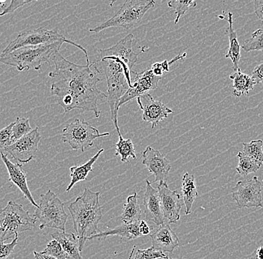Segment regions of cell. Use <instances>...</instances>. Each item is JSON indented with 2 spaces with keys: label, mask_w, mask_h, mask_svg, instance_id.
<instances>
[{
  "label": "cell",
  "mask_w": 263,
  "mask_h": 259,
  "mask_svg": "<svg viewBox=\"0 0 263 259\" xmlns=\"http://www.w3.org/2000/svg\"><path fill=\"white\" fill-rule=\"evenodd\" d=\"M55 70L49 73L52 78L51 94L57 96L58 104L65 114L73 109L91 111L99 118L98 103L107 95L98 88L101 81L90 65H76L62 56L60 52L53 55Z\"/></svg>",
  "instance_id": "cell-1"
},
{
  "label": "cell",
  "mask_w": 263,
  "mask_h": 259,
  "mask_svg": "<svg viewBox=\"0 0 263 259\" xmlns=\"http://www.w3.org/2000/svg\"><path fill=\"white\" fill-rule=\"evenodd\" d=\"M100 196V192H93L89 188H85L81 196L68 206L80 252L83 250L86 241L98 233V224L103 217Z\"/></svg>",
  "instance_id": "cell-2"
},
{
  "label": "cell",
  "mask_w": 263,
  "mask_h": 259,
  "mask_svg": "<svg viewBox=\"0 0 263 259\" xmlns=\"http://www.w3.org/2000/svg\"><path fill=\"white\" fill-rule=\"evenodd\" d=\"M64 42L45 45L26 47L13 51L8 55L0 56V63L14 67L19 72L24 70H39L43 64L50 65V58L59 52Z\"/></svg>",
  "instance_id": "cell-3"
},
{
  "label": "cell",
  "mask_w": 263,
  "mask_h": 259,
  "mask_svg": "<svg viewBox=\"0 0 263 259\" xmlns=\"http://www.w3.org/2000/svg\"><path fill=\"white\" fill-rule=\"evenodd\" d=\"M155 6L153 0H126L112 17L100 24L89 32L98 33L111 27H121L128 31L136 29L141 24L143 17Z\"/></svg>",
  "instance_id": "cell-4"
},
{
  "label": "cell",
  "mask_w": 263,
  "mask_h": 259,
  "mask_svg": "<svg viewBox=\"0 0 263 259\" xmlns=\"http://www.w3.org/2000/svg\"><path fill=\"white\" fill-rule=\"evenodd\" d=\"M36 220L22 205L10 201L6 207L0 209V239L5 242L14 239L21 232L32 230Z\"/></svg>",
  "instance_id": "cell-5"
},
{
  "label": "cell",
  "mask_w": 263,
  "mask_h": 259,
  "mask_svg": "<svg viewBox=\"0 0 263 259\" xmlns=\"http://www.w3.org/2000/svg\"><path fill=\"white\" fill-rule=\"evenodd\" d=\"M57 42L67 43L81 50L85 53L87 64H88L87 65H90L88 52L81 45L68 40L63 34L59 33L57 31L48 30L44 28L21 32L14 41L8 44L7 47L2 52L1 55L3 56V55H8L13 51L22 47L45 45V44H54Z\"/></svg>",
  "instance_id": "cell-6"
},
{
  "label": "cell",
  "mask_w": 263,
  "mask_h": 259,
  "mask_svg": "<svg viewBox=\"0 0 263 259\" xmlns=\"http://www.w3.org/2000/svg\"><path fill=\"white\" fill-rule=\"evenodd\" d=\"M34 217L40 221L41 229L48 227L65 232L68 215L65 212L64 203L51 190L41 195L40 204L35 210Z\"/></svg>",
  "instance_id": "cell-7"
},
{
  "label": "cell",
  "mask_w": 263,
  "mask_h": 259,
  "mask_svg": "<svg viewBox=\"0 0 263 259\" xmlns=\"http://www.w3.org/2000/svg\"><path fill=\"white\" fill-rule=\"evenodd\" d=\"M109 132L100 134L98 129L90 125L85 119H76L64 128L62 140L71 147L72 150L85 152L93 145L99 137L109 135Z\"/></svg>",
  "instance_id": "cell-8"
},
{
  "label": "cell",
  "mask_w": 263,
  "mask_h": 259,
  "mask_svg": "<svg viewBox=\"0 0 263 259\" xmlns=\"http://www.w3.org/2000/svg\"><path fill=\"white\" fill-rule=\"evenodd\" d=\"M232 195L239 209L263 207L262 184L257 176L238 182Z\"/></svg>",
  "instance_id": "cell-9"
},
{
  "label": "cell",
  "mask_w": 263,
  "mask_h": 259,
  "mask_svg": "<svg viewBox=\"0 0 263 259\" xmlns=\"http://www.w3.org/2000/svg\"><path fill=\"white\" fill-rule=\"evenodd\" d=\"M41 136L39 128L33 129L30 133L13 143L11 146L2 151L3 153L11 155L16 163L24 164L32 161L39 150Z\"/></svg>",
  "instance_id": "cell-10"
},
{
  "label": "cell",
  "mask_w": 263,
  "mask_h": 259,
  "mask_svg": "<svg viewBox=\"0 0 263 259\" xmlns=\"http://www.w3.org/2000/svg\"><path fill=\"white\" fill-rule=\"evenodd\" d=\"M133 74L135 75V81L133 83V88H129L127 92L123 95L120 101L119 108L136 98L148 94L149 91L157 89L159 81L162 78L154 75L151 69L140 73L134 72Z\"/></svg>",
  "instance_id": "cell-11"
},
{
  "label": "cell",
  "mask_w": 263,
  "mask_h": 259,
  "mask_svg": "<svg viewBox=\"0 0 263 259\" xmlns=\"http://www.w3.org/2000/svg\"><path fill=\"white\" fill-rule=\"evenodd\" d=\"M158 193L162 203L164 218L168 224H176L180 219L182 198L177 191H172L164 182L157 185Z\"/></svg>",
  "instance_id": "cell-12"
},
{
  "label": "cell",
  "mask_w": 263,
  "mask_h": 259,
  "mask_svg": "<svg viewBox=\"0 0 263 259\" xmlns=\"http://www.w3.org/2000/svg\"><path fill=\"white\" fill-rule=\"evenodd\" d=\"M137 102L140 109L143 111V121L151 124L153 129L167 118L169 114L174 113L162 101H155L149 93L137 98Z\"/></svg>",
  "instance_id": "cell-13"
},
{
  "label": "cell",
  "mask_w": 263,
  "mask_h": 259,
  "mask_svg": "<svg viewBox=\"0 0 263 259\" xmlns=\"http://www.w3.org/2000/svg\"><path fill=\"white\" fill-rule=\"evenodd\" d=\"M142 165H145L149 173L155 176V182H164L168 178L172 164L159 150L147 147L142 152Z\"/></svg>",
  "instance_id": "cell-14"
},
{
  "label": "cell",
  "mask_w": 263,
  "mask_h": 259,
  "mask_svg": "<svg viewBox=\"0 0 263 259\" xmlns=\"http://www.w3.org/2000/svg\"><path fill=\"white\" fill-rule=\"evenodd\" d=\"M1 153L2 160L4 162L6 168H7L8 172V182L11 183V184L16 185L21 192L24 193L25 197L28 200L33 206H35L36 208H39V205L36 203L33 198L32 193L29 190V186L27 183V175L26 172L25 171L24 169L23 168V165L19 163H13L11 162L9 158H8L6 154Z\"/></svg>",
  "instance_id": "cell-15"
},
{
  "label": "cell",
  "mask_w": 263,
  "mask_h": 259,
  "mask_svg": "<svg viewBox=\"0 0 263 259\" xmlns=\"http://www.w3.org/2000/svg\"><path fill=\"white\" fill-rule=\"evenodd\" d=\"M144 206L145 217L147 221L154 222L157 226L162 225L166 222L159 193L147 180H146Z\"/></svg>",
  "instance_id": "cell-16"
},
{
  "label": "cell",
  "mask_w": 263,
  "mask_h": 259,
  "mask_svg": "<svg viewBox=\"0 0 263 259\" xmlns=\"http://www.w3.org/2000/svg\"><path fill=\"white\" fill-rule=\"evenodd\" d=\"M152 247L156 250L172 254L179 247L180 241L171 228L170 224L164 223L151 234Z\"/></svg>",
  "instance_id": "cell-17"
},
{
  "label": "cell",
  "mask_w": 263,
  "mask_h": 259,
  "mask_svg": "<svg viewBox=\"0 0 263 259\" xmlns=\"http://www.w3.org/2000/svg\"><path fill=\"white\" fill-rule=\"evenodd\" d=\"M228 17L225 18L223 16L218 15V17L221 19H225L229 23V26L227 29V34L229 38V50L225 55V58L231 59L233 62V69L235 71H237L239 69V61L241 59V47L238 42V36L234 28H233V13L229 12L228 14Z\"/></svg>",
  "instance_id": "cell-18"
},
{
  "label": "cell",
  "mask_w": 263,
  "mask_h": 259,
  "mask_svg": "<svg viewBox=\"0 0 263 259\" xmlns=\"http://www.w3.org/2000/svg\"><path fill=\"white\" fill-rule=\"evenodd\" d=\"M140 221H141L131 224H123L122 225L117 226L111 230L100 232V233H97L95 235L91 236L88 240L104 238L108 236L115 235L120 236L123 239L127 238L129 240H134V239L143 236L141 230H140Z\"/></svg>",
  "instance_id": "cell-19"
},
{
  "label": "cell",
  "mask_w": 263,
  "mask_h": 259,
  "mask_svg": "<svg viewBox=\"0 0 263 259\" xmlns=\"http://www.w3.org/2000/svg\"><path fill=\"white\" fill-rule=\"evenodd\" d=\"M181 192H182V200L185 206V215H189L192 212L194 202L198 196L196 181L194 175L186 173L182 176Z\"/></svg>",
  "instance_id": "cell-20"
},
{
  "label": "cell",
  "mask_w": 263,
  "mask_h": 259,
  "mask_svg": "<svg viewBox=\"0 0 263 259\" xmlns=\"http://www.w3.org/2000/svg\"><path fill=\"white\" fill-rule=\"evenodd\" d=\"M103 152H104V150H103V149H100V150H99L98 152H97L92 158H90L85 165H81V166H73L70 167V178H71V181H70V184H69L68 187H67V189H66V192H69L77 183L86 180L88 173L93 170V165H95L96 161L98 160L100 155H101Z\"/></svg>",
  "instance_id": "cell-21"
},
{
  "label": "cell",
  "mask_w": 263,
  "mask_h": 259,
  "mask_svg": "<svg viewBox=\"0 0 263 259\" xmlns=\"http://www.w3.org/2000/svg\"><path fill=\"white\" fill-rule=\"evenodd\" d=\"M54 240L60 243L64 250L68 255L69 259H83L80 254L79 240L73 233L55 232L52 234Z\"/></svg>",
  "instance_id": "cell-22"
},
{
  "label": "cell",
  "mask_w": 263,
  "mask_h": 259,
  "mask_svg": "<svg viewBox=\"0 0 263 259\" xmlns=\"http://www.w3.org/2000/svg\"><path fill=\"white\" fill-rule=\"evenodd\" d=\"M230 78L233 80V96L240 97L254 89L255 85H256L252 77L243 73L240 68L237 71L230 75Z\"/></svg>",
  "instance_id": "cell-23"
},
{
  "label": "cell",
  "mask_w": 263,
  "mask_h": 259,
  "mask_svg": "<svg viewBox=\"0 0 263 259\" xmlns=\"http://www.w3.org/2000/svg\"><path fill=\"white\" fill-rule=\"evenodd\" d=\"M141 209L138 203V194L136 191L128 196L126 204L123 206L121 219L123 224H131L141 221Z\"/></svg>",
  "instance_id": "cell-24"
},
{
  "label": "cell",
  "mask_w": 263,
  "mask_h": 259,
  "mask_svg": "<svg viewBox=\"0 0 263 259\" xmlns=\"http://www.w3.org/2000/svg\"><path fill=\"white\" fill-rule=\"evenodd\" d=\"M119 141L116 144V152L115 155L121 156V162L123 163L128 162V158H132L133 160H137L136 152H135L134 144L130 139H123L122 134L118 135Z\"/></svg>",
  "instance_id": "cell-25"
},
{
  "label": "cell",
  "mask_w": 263,
  "mask_h": 259,
  "mask_svg": "<svg viewBox=\"0 0 263 259\" xmlns=\"http://www.w3.org/2000/svg\"><path fill=\"white\" fill-rule=\"evenodd\" d=\"M237 156L238 165L236 167V170L241 176L246 177L250 173H256L262 166L260 164L247 156L242 152H238Z\"/></svg>",
  "instance_id": "cell-26"
},
{
  "label": "cell",
  "mask_w": 263,
  "mask_h": 259,
  "mask_svg": "<svg viewBox=\"0 0 263 259\" xmlns=\"http://www.w3.org/2000/svg\"><path fill=\"white\" fill-rule=\"evenodd\" d=\"M243 153L252 158L255 162L263 164V142L262 140L252 141L250 143H243Z\"/></svg>",
  "instance_id": "cell-27"
},
{
  "label": "cell",
  "mask_w": 263,
  "mask_h": 259,
  "mask_svg": "<svg viewBox=\"0 0 263 259\" xmlns=\"http://www.w3.org/2000/svg\"><path fill=\"white\" fill-rule=\"evenodd\" d=\"M32 130L30 123H29V119H28V118L16 117L12 129L13 143L22 138L26 134L30 133Z\"/></svg>",
  "instance_id": "cell-28"
},
{
  "label": "cell",
  "mask_w": 263,
  "mask_h": 259,
  "mask_svg": "<svg viewBox=\"0 0 263 259\" xmlns=\"http://www.w3.org/2000/svg\"><path fill=\"white\" fill-rule=\"evenodd\" d=\"M242 48L247 53L253 51H263V29L255 31L251 38L244 42Z\"/></svg>",
  "instance_id": "cell-29"
},
{
  "label": "cell",
  "mask_w": 263,
  "mask_h": 259,
  "mask_svg": "<svg viewBox=\"0 0 263 259\" xmlns=\"http://www.w3.org/2000/svg\"><path fill=\"white\" fill-rule=\"evenodd\" d=\"M169 8L175 10L176 19L174 24H177L180 17L186 13V11L191 8H195L197 6L195 1H177L173 0L167 3Z\"/></svg>",
  "instance_id": "cell-30"
},
{
  "label": "cell",
  "mask_w": 263,
  "mask_h": 259,
  "mask_svg": "<svg viewBox=\"0 0 263 259\" xmlns=\"http://www.w3.org/2000/svg\"><path fill=\"white\" fill-rule=\"evenodd\" d=\"M41 252L57 259H69L60 243L54 239L48 243L45 250Z\"/></svg>",
  "instance_id": "cell-31"
},
{
  "label": "cell",
  "mask_w": 263,
  "mask_h": 259,
  "mask_svg": "<svg viewBox=\"0 0 263 259\" xmlns=\"http://www.w3.org/2000/svg\"><path fill=\"white\" fill-rule=\"evenodd\" d=\"M134 259H171L162 251L156 250L152 247L145 250H138Z\"/></svg>",
  "instance_id": "cell-32"
},
{
  "label": "cell",
  "mask_w": 263,
  "mask_h": 259,
  "mask_svg": "<svg viewBox=\"0 0 263 259\" xmlns=\"http://www.w3.org/2000/svg\"><path fill=\"white\" fill-rule=\"evenodd\" d=\"M31 3H32L31 1L12 0L8 5V3L7 1L0 2V17H3V16L8 14H12L16 9Z\"/></svg>",
  "instance_id": "cell-33"
},
{
  "label": "cell",
  "mask_w": 263,
  "mask_h": 259,
  "mask_svg": "<svg viewBox=\"0 0 263 259\" xmlns=\"http://www.w3.org/2000/svg\"><path fill=\"white\" fill-rule=\"evenodd\" d=\"M14 123L0 130V152L7 148L13 144L12 129Z\"/></svg>",
  "instance_id": "cell-34"
},
{
  "label": "cell",
  "mask_w": 263,
  "mask_h": 259,
  "mask_svg": "<svg viewBox=\"0 0 263 259\" xmlns=\"http://www.w3.org/2000/svg\"><path fill=\"white\" fill-rule=\"evenodd\" d=\"M18 236L13 239L12 242L9 244H5L3 240L0 239V259H6L14 252V248L17 245Z\"/></svg>",
  "instance_id": "cell-35"
},
{
  "label": "cell",
  "mask_w": 263,
  "mask_h": 259,
  "mask_svg": "<svg viewBox=\"0 0 263 259\" xmlns=\"http://www.w3.org/2000/svg\"><path fill=\"white\" fill-rule=\"evenodd\" d=\"M169 66H170L169 62L167 60H164V62H161V63L156 62V63L154 64L151 67V70H152L154 75L162 78L164 72L169 71Z\"/></svg>",
  "instance_id": "cell-36"
},
{
  "label": "cell",
  "mask_w": 263,
  "mask_h": 259,
  "mask_svg": "<svg viewBox=\"0 0 263 259\" xmlns=\"http://www.w3.org/2000/svg\"><path fill=\"white\" fill-rule=\"evenodd\" d=\"M251 77L254 79L255 83H261L263 85V62L255 67Z\"/></svg>",
  "instance_id": "cell-37"
},
{
  "label": "cell",
  "mask_w": 263,
  "mask_h": 259,
  "mask_svg": "<svg viewBox=\"0 0 263 259\" xmlns=\"http://www.w3.org/2000/svg\"><path fill=\"white\" fill-rule=\"evenodd\" d=\"M255 13L263 24V0L254 1Z\"/></svg>",
  "instance_id": "cell-38"
},
{
  "label": "cell",
  "mask_w": 263,
  "mask_h": 259,
  "mask_svg": "<svg viewBox=\"0 0 263 259\" xmlns=\"http://www.w3.org/2000/svg\"><path fill=\"white\" fill-rule=\"evenodd\" d=\"M140 230H141L142 235H147L151 233V229L149 226L144 221L141 220L140 221Z\"/></svg>",
  "instance_id": "cell-39"
},
{
  "label": "cell",
  "mask_w": 263,
  "mask_h": 259,
  "mask_svg": "<svg viewBox=\"0 0 263 259\" xmlns=\"http://www.w3.org/2000/svg\"><path fill=\"white\" fill-rule=\"evenodd\" d=\"M34 255L35 259H57L49 255H45L42 252H37V251H34Z\"/></svg>",
  "instance_id": "cell-40"
},
{
  "label": "cell",
  "mask_w": 263,
  "mask_h": 259,
  "mask_svg": "<svg viewBox=\"0 0 263 259\" xmlns=\"http://www.w3.org/2000/svg\"><path fill=\"white\" fill-rule=\"evenodd\" d=\"M254 252L257 259H263V245L256 249Z\"/></svg>",
  "instance_id": "cell-41"
},
{
  "label": "cell",
  "mask_w": 263,
  "mask_h": 259,
  "mask_svg": "<svg viewBox=\"0 0 263 259\" xmlns=\"http://www.w3.org/2000/svg\"><path fill=\"white\" fill-rule=\"evenodd\" d=\"M136 246H134V247H133V250H132V251H131V253H130V255H129V258H128V259H133V253H134V251H135V250H136Z\"/></svg>",
  "instance_id": "cell-42"
},
{
  "label": "cell",
  "mask_w": 263,
  "mask_h": 259,
  "mask_svg": "<svg viewBox=\"0 0 263 259\" xmlns=\"http://www.w3.org/2000/svg\"><path fill=\"white\" fill-rule=\"evenodd\" d=\"M246 259H257V258H256V255H255V252H254L251 255H250L249 257H248V258Z\"/></svg>",
  "instance_id": "cell-43"
},
{
  "label": "cell",
  "mask_w": 263,
  "mask_h": 259,
  "mask_svg": "<svg viewBox=\"0 0 263 259\" xmlns=\"http://www.w3.org/2000/svg\"><path fill=\"white\" fill-rule=\"evenodd\" d=\"M0 56H1V55H0Z\"/></svg>",
  "instance_id": "cell-44"
},
{
  "label": "cell",
  "mask_w": 263,
  "mask_h": 259,
  "mask_svg": "<svg viewBox=\"0 0 263 259\" xmlns=\"http://www.w3.org/2000/svg\"><path fill=\"white\" fill-rule=\"evenodd\" d=\"M171 259H172V258H171Z\"/></svg>",
  "instance_id": "cell-45"
}]
</instances>
